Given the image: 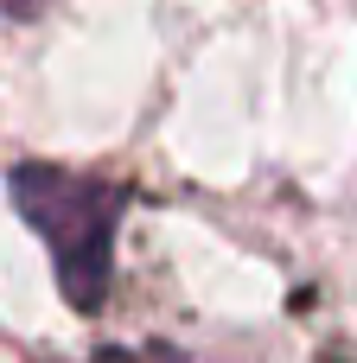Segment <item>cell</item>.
<instances>
[{
  "label": "cell",
  "instance_id": "cell-1",
  "mask_svg": "<svg viewBox=\"0 0 357 363\" xmlns=\"http://www.w3.org/2000/svg\"><path fill=\"white\" fill-rule=\"evenodd\" d=\"M6 198L26 230L51 249V274L77 313H96L115 281V230L128 211V185L51 160H19L6 172Z\"/></svg>",
  "mask_w": 357,
  "mask_h": 363
},
{
  "label": "cell",
  "instance_id": "cell-2",
  "mask_svg": "<svg viewBox=\"0 0 357 363\" xmlns=\"http://www.w3.org/2000/svg\"><path fill=\"white\" fill-rule=\"evenodd\" d=\"M96 363H185V357L166 345H121V351H102Z\"/></svg>",
  "mask_w": 357,
  "mask_h": 363
}]
</instances>
